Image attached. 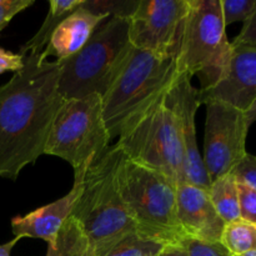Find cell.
<instances>
[{
  "label": "cell",
  "mask_w": 256,
  "mask_h": 256,
  "mask_svg": "<svg viewBox=\"0 0 256 256\" xmlns=\"http://www.w3.org/2000/svg\"><path fill=\"white\" fill-rule=\"evenodd\" d=\"M59 62L24 55V66L0 86V178L15 180L44 155L52 122L64 99Z\"/></svg>",
  "instance_id": "obj_1"
},
{
  "label": "cell",
  "mask_w": 256,
  "mask_h": 256,
  "mask_svg": "<svg viewBox=\"0 0 256 256\" xmlns=\"http://www.w3.org/2000/svg\"><path fill=\"white\" fill-rule=\"evenodd\" d=\"M120 156L119 146L110 145L88 169L72 208V216L89 240V256H102L122 238L136 232L115 178Z\"/></svg>",
  "instance_id": "obj_2"
},
{
  "label": "cell",
  "mask_w": 256,
  "mask_h": 256,
  "mask_svg": "<svg viewBox=\"0 0 256 256\" xmlns=\"http://www.w3.org/2000/svg\"><path fill=\"white\" fill-rule=\"evenodd\" d=\"M132 52L129 18L102 20L86 44L59 62L58 88L64 100L104 96Z\"/></svg>",
  "instance_id": "obj_3"
},
{
  "label": "cell",
  "mask_w": 256,
  "mask_h": 256,
  "mask_svg": "<svg viewBox=\"0 0 256 256\" xmlns=\"http://www.w3.org/2000/svg\"><path fill=\"white\" fill-rule=\"evenodd\" d=\"M120 195L138 235L164 246L185 239L176 218V184L122 152L115 170Z\"/></svg>",
  "instance_id": "obj_4"
},
{
  "label": "cell",
  "mask_w": 256,
  "mask_h": 256,
  "mask_svg": "<svg viewBox=\"0 0 256 256\" xmlns=\"http://www.w3.org/2000/svg\"><path fill=\"white\" fill-rule=\"evenodd\" d=\"M180 74L178 59L132 48L129 59L102 99V115L112 139L169 92Z\"/></svg>",
  "instance_id": "obj_5"
},
{
  "label": "cell",
  "mask_w": 256,
  "mask_h": 256,
  "mask_svg": "<svg viewBox=\"0 0 256 256\" xmlns=\"http://www.w3.org/2000/svg\"><path fill=\"white\" fill-rule=\"evenodd\" d=\"M110 140L100 95L64 100L52 122L44 154L69 162L74 169V180L80 182L109 149Z\"/></svg>",
  "instance_id": "obj_6"
},
{
  "label": "cell",
  "mask_w": 256,
  "mask_h": 256,
  "mask_svg": "<svg viewBox=\"0 0 256 256\" xmlns=\"http://www.w3.org/2000/svg\"><path fill=\"white\" fill-rule=\"evenodd\" d=\"M122 155L162 172L174 184L185 182L179 118L166 100H158L118 138Z\"/></svg>",
  "instance_id": "obj_7"
},
{
  "label": "cell",
  "mask_w": 256,
  "mask_h": 256,
  "mask_svg": "<svg viewBox=\"0 0 256 256\" xmlns=\"http://www.w3.org/2000/svg\"><path fill=\"white\" fill-rule=\"evenodd\" d=\"M220 0H189L179 72L200 80L199 90L212 88L219 80L232 52Z\"/></svg>",
  "instance_id": "obj_8"
},
{
  "label": "cell",
  "mask_w": 256,
  "mask_h": 256,
  "mask_svg": "<svg viewBox=\"0 0 256 256\" xmlns=\"http://www.w3.org/2000/svg\"><path fill=\"white\" fill-rule=\"evenodd\" d=\"M189 0H138L129 16L132 48L178 59L182 52Z\"/></svg>",
  "instance_id": "obj_9"
},
{
  "label": "cell",
  "mask_w": 256,
  "mask_h": 256,
  "mask_svg": "<svg viewBox=\"0 0 256 256\" xmlns=\"http://www.w3.org/2000/svg\"><path fill=\"white\" fill-rule=\"evenodd\" d=\"M202 162L210 182L232 174L246 152L249 122L242 110L222 102H208Z\"/></svg>",
  "instance_id": "obj_10"
},
{
  "label": "cell",
  "mask_w": 256,
  "mask_h": 256,
  "mask_svg": "<svg viewBox=\"0 0 256 256\" xmlns=\"http://www.w3.org/2000/svg\"><path fill=\"white\" fill-rule=\"evenodd\" d=\"M192 75L180 72L166 94V100L179 118L184 150L185 182L209 190L212 182L199 152L195 128V118L202 104L199 100V89L192 85Z\"/></svg>",
  "instance_id": "obj_11"
},
{
  "label": "cell",
  "mask_w": 256,
  "mask_h": 256,
  "mask_svg": "<svg viewBox=\"0 0 256 256\" xmlns=\"http://www.w3.org/2000/svg\"><path fill=\"white\" fill-rule=\"evenodd\" d=\"M200 104L222 102L242 112L256 102V48L232 45L229 60L212 88L199 90Z\"/></svg>",
  "instance_id": "obj_12"
},
{
  "label": "cell",
  "mask_w": 256,
  "mask_h": 256,
  "mask_svg": "<svg viewBox=\"0 0 256 256\" xmlns=\"http://www.w3.org/2000/svg\"><path fill=\"white\" fill-rule=\"evenodd\" d=\"M176 218L185 238L220 242L225 222L215 210L206 189L180 182L176 186Z\"/></svg>",
  "instance_id": "obj_13"
},
{
  "label": "cell",
  "mask_w": 256,
  "mask_h": 256,
  "mask_svg": "<svg viewBox=\"0 0 256 256\" xmlns=\"http://www.w3.org/2000/svg\"><path fill=\"white\" fill-rule=\"evenodd\" d=\"M82 182L74 180L72 190L60 199L32 210L22 216L12 220V230L15 238H32L52 242L62 225L72 216L75 200L82 189Z\"/></svg>",
  "instance_id": "obj_14"
},
{
  "label": "cell",
  "mask_w": 256,
  "mask_h": 256,
  "mask_svg": "<svg viewBox=\"0 0 256 256\" xmlns=\"http://www.w3.org/2000/svg\"><path fill=\"white\" fill-rule=\"evenodd\" d=\"M104 19H106V16L92 12L82 2V6L68 15L58 25L46 48L42 52V58L48 60L49 56H54L60 62L74 55L86 44L98 25Z\"/></svg>",
  "instance_id": "obj_15"
},
{
  "label": "cell",
  "mask_w": 256,
  "mask_h": 256,
  "mask_svg": "<svg viewBox=\"0 0 256 256\" xmlns=\"http://www.w3.org/2000/svg\"><path fill=\"white\" fill-rule=\"evenodd\" d=\"M84 0H50L49 12L40 29L20 49V54H42L58 25L72 12L82 6Z\"/></svg>",
  "instance_id": "obj_16"
},
{
  "label": "cell",
  "mask_w": 256,
  "mask_h": 256,
  "mask_svg": "<svg viewBox=\"0 0 256 256\" xmlns=\"http://www.w3.org/2000/svg\"><path fill=\"white\" fill-rule=\"evenodd\" d=\"M209 198L225 224L240 219L238 182L232 174L224 175L210 184Z\"/></svg>",
  "instance_id": "obj_17"
},
{
  "label": "cell",
  "mask_w": 256,
  "mask_h": 256,
  "mask_svg": "<svg viewBox=\"0 0 256 256\" xmlns=\"http://www.w3.org/2000/svg\"><path fill=\"white\" fill-rule=\"evenodd\" d=\"M46 256H89V240L76 219L70 216L52 242Z\"/></svg>",
  "instance_id": "obj_18"
},
{
  "label": "cell",
  "mask_w": 256,
  "mask_h": 256,
  "mask_svg": "<svg viewBox=\"0 0 256 256\" xmlns=\"http://www.w3.org/2000/svg\"><path fill=\"white\" fill-rule=\"evenodd\" d=\"M220 242L232 256L256 252V225L242 219L225 224Z\"/></svg>",
  "instance_id": "obj_19"
},
{
  "label": "cell",
  "mask_w": 256,
  "mask_h": 256,
  "mask_svg": "<svg viewBox=\"0 0 256 256\" xmlns=\"http://www.w3.org/2000/svg\"><path fill=\"white\" fill-rule=\"evenodd\" d=\"M162 249L164 245L132 232L122 238L102 256H156Z\"/></svg>",
  "instance_id": "obj_20"
},
{
  "label": "cell",
  "mask_w": 256,
  "mask_h": 256,
  "mask_svg": "<svg viewBox=\"0 0 256 256\" xmlns=\"http://www.w3.org/2000/svg\"><path fill=\"white\" fill-rule=\"evenodd\" d=\"M225 26L232 22H245L256 12V0H220Z\"/></svg>",
  "instance_id": "obj_21"
},
{
  "label": "cell",
  "mask_w": 256,
  "mask_h": 256,
  "mask_svg": "<svg viewBox=\"0 0 256 256\" xmlns=\"http://www.w3.org/2000/svg\"><path fill=\"white\" fill-rule=\"evenodd\" d=\"M180 246L188 256H232L222 242H205L200 240L185 238Z\"/></svg>",
  "instance_id": "obj_22"
},
{
  "label": "cell",
  "mask_w": 256,
  "mask_h": 256,
  "mask_svg": "<svg viewBox=\"0 0 256 256\" xmlns=\"http://www.w3.org/2000/svg\"><path fill=\"white\" fill-rule=\"evenodd\" d=\"M238 192H239L240 219L256 225V192L244 182H238Z\"/></svg>",
  "instance_id": "obj_23"
},
{
  "label": "cell",
  "mask_w": 256,
  "mask_h": 256,
  "mask_svg": "<svg viewBox=\"0 0 256 256\" xmlns=\"http://www.w3.org/2000/svg\"><path fill=\"white\" fill-rule=\"evenodd\" d=\"M239 182H244L256 192V156L248 152L232 172Z\"/></svg>",
  "instance_id": "obj_24"
},
{
  "label": "cell",
  "mask_w": 256,
  "mask_h": 256,
  "mask_svg": "<svg viewBox=\"0 0 256 256\" xmlns=\"http://www.w3.org/2000/svg\"><path fill=\"white\" fill-rule=\"evenodd\" d=\"M34 4V0H0V32L10 22V20Z\"/></svg>",
  "instance_id": "obj_25"
},
{
  "label": "cell",
  "mask_w": 256,
  "mask_h": 256,
  "mask_svg": "<svg viewBox=\"0 0 256 256\" xmlns=\"http://www.w3.org/2000/svg\"><path fill=\"white\" fill-rule=\"evenodd\" d=\"M232 45L256 48V12L248 22H244L242 32L232 40Z\"/></svg>",
  "instance_id": "obj_26"
},
{
  "label": "cell",
  "mask_w": 256,
  "mask_h": 256,
  "mask_svg": "<svg viewBox=\"0 0 256 256\" xmlns=\"http://www.w3.org/2000/svg\"><path fill=\"white\" fill-rule=\"evenodd\" d=\"M22 66H24V55L15 54V52L0 48V74L8 72L15 74Z\"/></svg>",
  "instance_id": "obj_27"
},
{
  "label": "cell",
  "mask_w": 256,
  "mask_h": 256,
  "mask_svg": "<svg viewBox=\"0 0 256 256\" xmlns=\"http://www.w3.org/2000/svg\"><path fill=\"white\" fill-rule=\"evenodd\" d=\"M156 256H188L185 250L180 245H169L164 246V249Z\"/></svg>",
  "instance_id": "obj_28"
},
{
  "label": "cell",
  "mask_w": 256,
  "mask_h": 256,
  "mask_svg": "<svg viewBox=\"0 0 256 256\" xmlns=\"http://www.w3.org/2000/svg\"><path fill=\"white\" fill-rule=\"evenodd\" d=\"M19 240V238H14V239L10 240L9 242H5V244L0 245V256H10L12 250L14 249V246L18 244Z\"/></svg>",
  "instance_id": "obj_29"
},
{
  "label": "cell",
  "mask_w": 256,
  "mask_h": 256,
  "mask_svg": "<svg viewBox=\"0 0 256 256\" xmlns=\"http://www.w3.org/2000/svg\"><path fill=\"white\" fill-rule=\"evenodd\" d=\"M245 115H246L248 122H249V125L252 126V122H256V102L252 104V106L250 108L249 112H245Z\"/></svg>",
  "instance_id": "obj_30"
},
{
  "label": "cell",
  "mask_w": 256,
  "mask_h": 256,
  "mask_svg": "<svg viewBox=\"0 0 256 256\" xmlns=\"http://www.w3.org/2000/svg\"><path fill=\"white\" fill-rule=\"evenodd\" d=\"M240 256H256V252H246V254H244V255H240Z\"/></svg>",
  "instance_id": "obj_31"
}]
</instances>
